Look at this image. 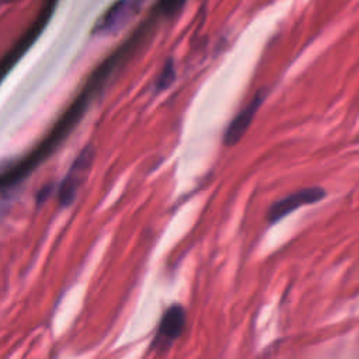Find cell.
I'll use <instances>...</instances> for the list:
<instances>
[{"instance_id": "obj_1", "label": "cell", "mask_w": 359, "mask_h": 359, "mask_svg": "<svg viewBox=\"0 0 359 359\" xmlns=\"http://www.w3.org/2000/svg\"><path fill=\"white\" fill-rule=\"evenodd\" d=\"M325 196V191L320 187H310V188H303L296 192L289 194L287 196L276 201L275 203L271 205L268 209L266 219L269 223H275L289 215L290 212L310 203H316L321 201Z\"/></svg>"}, {"instance_id": "obj_2", "label": "cell", "mask_w": 359, "mask_h": 359, "mask_svg": "<svg viewBox=\"0 0 359 359\" xmlns=\"http://www.w3.org/2000/svg\"><path fill=\"white\" fill-rule=\"evenodd\" d=\"M93 160V149L86 147L80 156L76 158L73 165L70 167L66 178L63 180L60 185V192H59V201L62 206L70 205L73 198L76 196L79 185L83 182L86 172L88 171V167Z\"/></svg>"}, {"instance_id": "obj_3", "label": "cell", "mask_w": 359, "mask_h": 359, "mask_svg": "<svg viewBox=\"0 0 359 359\" xmlns=\"http://www.w3.org/2000/svg\"><path fill=\"white\" fill-rule=\"evenodd\" d=\"M185 318V310L181 306H171L161 317L156 339L153 342V348L163 349L172 344L184 331Z\"/></svg>"}, {"instance_id": "obj_4", "label": "cell", "mask_w": 359, "mask_h": 359, "mask_svg": "<svg viewBox=\"0 0 359 359\" xmlns=\"http://www.w3.org/2000/svg\"><path fill=\"white\" fill-rule=\"evenodd\" d=\"M264 93L258 91L255 97L234 116V119L229 123L226 132H224V144L226 146H234L245 133V130L250 128V123L252 122L255 112L264 102Z\"/></svg>"}, {"instance_id": "obj_5", "label": "cell", "mask_w": 359, "mask_h": 359, "mask_svg": "<svg viewBox=\"0 0 359 359\" xmlns=\"http://www.w3.org/2000/svg\"><path fill=\"white\" fill-rule=\"evenodd\" d=\"M143 0H123L119 6L115 7V10L108 17V27H112L115 24H122L126 20H129L142 6Z\"/></svg>"}, {"instance_id": "obj_6", "label": "cell", "mask_w": 359, "mask_h": 359, "mask_svg": "<svg viewBox=\"0 0 359 359\" xmlns=\"http://www.w3.org/2000/svg\"><path fill=\"white\" fill-rule=\"evenodd\" d=\"M174 76H175L174 66H172L171 60H168V62L165 63V66H164L161 74H160L158 79H157V84H156L157 90H163V88H165L167 86H170V83L174 80Z\"/></svg>"}, {"instance_id": "obj_7", "label": "cell", "mask_w": 359, "mask_h": 359, "mask_svg": "<svg viewBox=\"0 0 359 359\" xmlns=\"http://www.w3.org/2000/svg\"><path fill=\"white\" fill-rule=\"evenodd\" d=\"M184 1L185 0H161V8L170 14L177 11L184 4Z\"/></svg>"}]
</instances>
